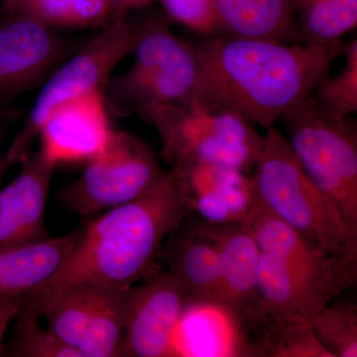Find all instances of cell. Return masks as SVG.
<instances>
[{"mask_svg": "<svg viewBox=\"0 0 357 357\" xmlns=\"http://www.w3.org/2000/svg\"><path fill=\"white\" fill-rule=\"evenodd\" d=\"M192 213L176 169L150 191L84 225L72 252L50 278L20 298L16 318L37 319L62 294L83 284L130 288L154 270L167 236Z\"/></svg>", "mask_w": 357, "mask_h": 357, "instance_id": "obj_1", "label": "cell"}, {"mask_svg": "<svg viewBox=\"0 0 357 357\" xmlns=\"http://www.w3.org/2000/svg\"><path fill=\"white\" fill-rule=\"evenodd\" d=\"M344 45L204 37L195 43L199 76L192 102L271 128L287 110L311 96L333 63L344 55Z\"/></svg>", "mask_w": 357, "mask_h": 357, "instance_id": "obj_2", "label": "cell"}, {"mask_svg": "<svg viewBox=\"0 0 357 357\" xmlns=\"http://www.w3.org/2000/svg\"><path fill=\"white\" fill-rule=\"evenodd\" d=\"M251 177L265 206L328 255L357 256V229L309 178L280 131L271 126Z\"/></svg>", "mask_w": 357, "mask_h": 357, "instance_id": "obj_3", "label": "cell"}, {"mask_svg": "<svg viewBox=\"0 0 357 357\" xmlns=\"http://www.w3.org/2000/svg\"><path fill=\"white\" fill-rule=\"evenodd\" d=\"M139 26L132 66L109 79L103 95L116 114H136L144 119L157 107L192 102L199 62L195 43L178 39L161 18L148 17Z\"/></svg>", "mask_w": 357, "mask_h": 357, "instance_id": "obj_4", "label": "cell"}, {"mask_svg": "<svg viewBox=\"0 0 357 357\" xmlns=\"http://www.w3.org/2000/svg\"><path fill=\"white\" fill-rule=\"evenodd\" d=\"M144 121L158 131L162 155L173 168L206 163L246 174L264 146V136L248 119L195 102L157 107Z\"/></svg>", "mask_w": 357, "mask_h": 357, "instance_id": "obj_5", "label": "cell"}, {"mask_svg": "<svg viewBox=\"0 0 357 357\" xmlns=\"http://www.w3.org/2000/svg\"><path fill=\"white\" fill-rule=\"evenodd\" d=\"M139 35V23L112 21L59 65L42 84L24 124L1 159L2 172L31 154L40 128L55 107L91 91H105L116 66L133 54Z\"/></svg>", "mask_w": 357, "mask_h": 357, "instance_id": "obj_6", "label": "cell"}, {"mask_svg": "<svg viewBox=\"0 0 357 357\" xmlns=\"http://www.w3.org/2000/svg\"><path fill=\"white\" fill-rule=\"evenodd\" d=\"M305 172L357 229V124L326 114L312 96L280 117Z\"/></svg>", "mask_w": 357, "mask_h": 357, "instance_id": "obj_7", "label": "cell"}, {"mask_svg": "<svg viewBox=\"0 0 357 357\" xmlns=\"http://www.w3.org/2000/svg\"><path fill=\"white\" fill-rule=\"evenodd\" d=\"M356 280L357 256L335 255L310 265L261 252L257 286L262 325L311 326L316 314Z\"/></svg>", "mask_w": 357, "mask_h": 357, "instance_id": "obj_8", "label": "cell"}, {"mask_svg": "<svg viewBox=\"0 0 357 357\" xmlns=\"http://www.w3.org/2000/svg\"><path fill=\"white\" fill-rule=\"evenodd\" d=\"M164 174L149 145L114 130L105 149L86 162L82 175L57 192L56 199L63 208L86 218L139 198Z\"/></svg>", "mask_w": 357, "mask_h": 357, "instance_id": "obj_9", "label": "cell"}, {"mask_svg": "<svg viewBox=\"0 0 357 357\" xmlns=\"http://www.w3.org/2000/svg\"><path fill=\"white\" fill-rule=\"evenodd\" d=\"M130 288L77 286L62 294L43 318L81 357H119Z\"/></svg>", "mask_w": 357, "mask_h": 357, "instance_id": "obj_10", "label": "cell"}, {"mask_svg": "<svg viewBox=\"0 0 357 357\" xmlns=\"http://www.w3.org/2000/svg\"><path fill=\"white\" fill-rule=\"evenodd\" d=\"M70 42L57 30L18 14L0 20V112L23 93L42 86L70 57Z\"/></svg>", "mask_w": 357, "mask_h": 357, "instance_id": "obj_11", "label": "cell"}, {"mask_svg": "<svg viewBox=\"0 0 357 357\" xmlns=\"http://www.w3.org/2000/svg\"><path fill=\"white\" fill-rule=\"evenodd\" d=\"M130 288L119 357L174 356L175 335L188 302L168 273L153 274Z\"/></svg>", "mask_w": 357, "mask_h": 357, "instance_id": "obj_12", "label": "cell"}, {"mask_svg": "<svg viewBox=\"0 0 357 357\" xmlns=\"http://www.w3.org/2000/svg\"><path fill=\"white\" fill-rule=\"evenodd\" d=\"M114 132L103 91H91L52 110L40 128L39 152L55 166L86 162L105 149Z\"/></svg>", "mask_w": 357, "mask_h": 357, "instance_id": "obj_13", "label": "cell"}, {"mask_svg": "<svg viewBox=\"0 0 357 357\" xmlns=\"http://www.w3.org/2000/svg\"><path fill=\"white\" fill-rule=\"evenodd\" d=\"M211 223L220 259V282L215 309L237 325L255 331L262 321L258 295L259 246L243 222Z\"/></svg>", "mask_w": 357, "mask_h": 357, "instance_id": "obj_14", "label": "cell"}, {"mask_svg": "<svg viewBox=\"0 0 357 357\" xmlns=\"http://www.w3.org/2000/svg\"><path fill=\"white\" fill-rule=\"evenodd\" d=\"M159 257L182 289L188 306H217L220 259L211 223L191 215L167 236Z\"/></svg>", "mask_w": 357, "mask_h": 357, "instance_id": "obj_15", "label": "cell"}, {"mask_svg": "<svg viewBox=\"0 0 357 357\" xmlns=\"http://www.w3.org/2000/svg\"><path fill=\"white\" fill-rule=\"evenodd\" d=\"M56 168L39 151L30 154L20 174L0 191V250L50 237L45 211Z\"/></svg>", "mask_w": 357, "mask_h": 357, "instance_id": "obj_16", "label": "cell"}, {"mask_svg": "<svg viewBox=\"0 0 357 357\" xmlns=\"http://www.w3.org/2000/svg\"><path fill=\"white\" fill-rule=\"evenodd\" d=\"M218 34L302 43L296 0H215Z\"/></svg>", "mask_w": 357, "mask_h": 357, "instance_id": "obj_17", "label": "cell"}, {"mask_svg": "<svg viewBox=\"0 0 357 357\" xmlns=\"http://www.w3.org/2000/svg\"><path fill=\"white\" fill-rule=\"evenodd\" d=\"M83 227L62 236L0 250V296L23 297L48 280L72 252Z\"/></svg>", "mask_w": 357, "mask_h": 357, "instance_id": "obj_18", "label": "cell"}, {"mask_svg": "<svg viewBox=\"0 0 357 357\" xmlns=\"http://www.w3.org/2000/svg\"><path fill=\"white\" fill-rule=\"evenodd\" d=\"M3 13L27 16L54 29H100L112 22L109 0H4Z\"/></svg>", "mask_w": 357, "mask_h": 357, "instance_id": "obj_19", "label": "cell"}, {"mask_svg": "<svg viewBox=\"0 0 357 357\" xmlns=\"http://www.w3.org/2000/svg\"><path fill=\"white\" fill-rule=\"evenodd\" d=\"M302 43L328 46L357 25V0H296Z\"/></svg>", "mask_w": 357, "mask_h": 357, "instance_id": "obj_20", "label": "cell"}, {"mask_svg": "<svg viewBox=\"0 0 357 357\" xmlns=\"http://www.w3.org/2000/svg\"><path fill=\"white\" fill-rule=\"evenodd\" d=\"M345 64L337 75H328L312 91L314 102L326 114L345 119L357 110V39L344 45Z\"/></svg>", "mask_w": 357, "mask_h": 357, "instance_id": "obj_21", "label": "cell"}, {"mask_svg": "<svg viewBox=\"0 0 357 357\" xmlns=\"http://www.w3.org/2000/svg\"><path fill=\"white\" fill-rule=\"evenodd\" d=\"M312 333L335 357L357 356V306L349 301L326 305L311 324Z\"/></svg>", "mask_w": 357, "mask_h": 357, "instance_id": "obj_22", "label": "cell"}, {"mask_svg": "<svg viewBox=\"0 0 357 357\" xmlns=\"http://www.w3.org/2000/svg\"><path fill=\"white\" fill-rule=\"evenodd\" d=\"M256 356L272 357H335L319 342L311 326L264 324L259 328Z\"/></svg>", "mask_w": 357, "mask_h": 357, "instance_id": "obj_23", "label": "cell"}, {"mask_svg": "<svg viewBox=\"0 0 357 357\" xmlns=\"http://www.w3.org/2000/svg\"><path fill=\"white\" fill-rule=\"evenodd\" d=\"M13 325L3 356L81 357L48 326H40L36 319L15 318Z\"/></svg>", "mask_w": 357, "mask_h": 357, "instance_id": "obj_24", "label": "cell"}, {"mask_svg": "<svg viewBox=\"0 0 357 357\" xmlns=\"http://www.w3.org/2000/svg\"><path fill=\"white\" fill-rule=\"evenodd\" d=\"M167 15L204 37L218 34L215 0H158Z\"/></svg>", "mask_w": 357, "mask_h": 357, "instance_id": "obj_25", "label": "cell"}, {"mask_svg": "<svg viewBox=\"0 0 357 357\" xmlns=\"http://www.w3.org/2000/svg\"><path fill=\"white\" fill-rule=\"evenodd\" d=\"M20 298L0 296V356H3L9 328L20 312Z\"/></svg>", "mask_w": 357, "mask_h": 357, "instance_id": "obj_26", "label": "cell"}, {"mask_svg": "<svg viewBox=\"0 0 357 357\" xmlns=\"http://www.w3.org/2000/svg\"><path fill=\"white\" fill-rule=\"evenodd\" d=\"M154 0H109L112 10V22L126 20V14L133 9L147 6Z\"/></svg>", "mask_w": 357, "mask_h": 357, "instance_id": "obj_27", "label": "cell"}, {"mask_svg": "<svg viewBox=\"0 0 357 357\" xmlns=\"http://www.w3.org/2000/svg\"><path fill=\"white\" fill-rule=\"evenodd\" d=\"M13 112L10 110H4V112H0V121H4V119H8L11 116Z\"/></svg>", "mask_w": 357, "mask_h": 357, "instance_id": "obj_28", "label": "cell"}, {"mask_svg": "<svg viewBox=\"0 0 357 357\" xmlns=\"http://www.w3.org/2000/svg\"><path fill=\"white\" fill-rule=\"evenodd\" d=\"M2 173V171H1V159H0V174Z\"/></svg>", "mask_w": 357, "mask_h": 357, "instance_id": "obj_29", "label": "cell"}]
</instances>
